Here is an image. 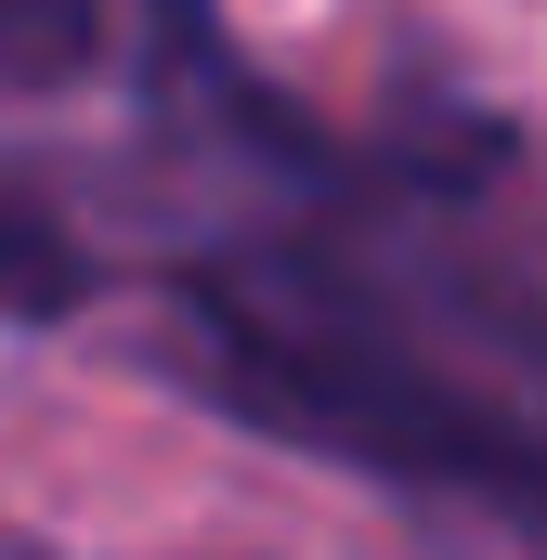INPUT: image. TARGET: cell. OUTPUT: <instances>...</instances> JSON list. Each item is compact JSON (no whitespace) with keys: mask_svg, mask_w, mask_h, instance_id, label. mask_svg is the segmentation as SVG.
Returning <instances> with one entry per match:
<instances>
[{"mask_svg":"<svg viewBox=\"0 0 547 560\" xmlns=\"http://www.w3.org/2000/svg\"><path fill=\"white\" fill-rule=\"evenodd\" d=\"M92 300V248L39 209V196H13L0 183V313H26V326H66Z\"/></svg>","mask_w":547,"mask_h":560,"instance_id":"cell-2","label":"cell"},{"mask_svg":"<svg viewBox=\"0 0 547 560\" xmlns=\"http://www.w3.org/2000/svg\"><path fill=\"white\" fill-rule=\"evenodd\" d=\"M105 66V0H0V92H66Z\"/></svg>","mask_w":547,"mask_h":560,"instance_id":"cell-3","label":"cell"},{"mask_svg":"<svg viewBox=\"0 0 547 560\" xmlns=\"http://www.w3.org/2000/svg\"><path fill=\"white\" fill-rule=\"evenodd\" d=\"M196 378L248 430H287L313 456L392 469V482H443V495H496L509 522H547V430L509 418L496 392L443 378L405 326L352 313L339 287H248L209 275L183 300Z\"/></svg>","mask_w":547,"mask_h":560,"instance_id":"cell-1","label":"cell"}]
</instances>
